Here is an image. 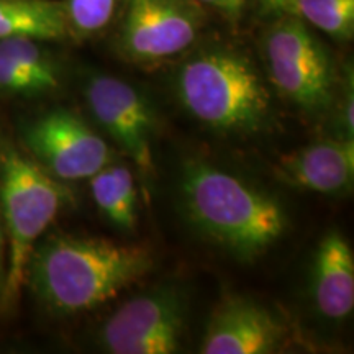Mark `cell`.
I'll return each instance as SVG.
<instances>
[{
  "label": "cell",
  "mask_w": 354,
  "mask_h": 354,
  "mask_svg": "<svg viewBox=\"0 0 354 354\" xmlns=\"http://www.w3.org/2000/svg\"><path fill=\"white\" fill-rule=\"evenodd\" d=\"M153 264L148 246L53 234L35 245L25 282L51 312L73 315L117 297L151 271Z\"/></svg>",
  "instance_id": "obj_1"
},
{
  "label": "cell",
  "mask_w": 354,
  "mask_h": 354,
  "mask_svg": "<svg viewBox=\"0 0 354 354\" xmlns=\"http://www.w3.org/2000/svg\"><path fill=\"white\" fill-rule=\"evenodd\" d=\"M180 198L190 223L241 261L266 253L287 230L276 198L209 162H185Z\"/></svg>",
  "instance_id": "obj_2"
},
{
  "label": "cell",
  "mask_w": 354,
  "mask_h": 354,
  "mask_svg": "<svg viewBox=\"0 0 354 354\" xmlns=\"http://www.w3.org/2000/svg\"><path fill=\"white\" fill-rule=\"evenodd\" d=\"M180 104L202 125L221 133H256L271 117V97L250 55L230 44H210L179 66Z\"/></svg>",
  "instance_id": "obj_3"
},
{
  "label": "cell",
  "mask_w": 354,
  "mask_h": 354,
  "mask_svg": "<svg viewBox=\"0 0 354 354\" xmlns=\"http://www.w3.org/2000/svg\"><path fill=\"white\" fill-rule=\"evenodd\" d=\"M68 202V189L12 145H0V205L8 259L0 299L10 305L25 284L26 266L41 234Z\"/></svg>",
  "instance_id": "obj_4"
},
{
  "label": "cell",
  "mask_w": 354,
  "mask_h": 354,
  "mask_svg": "<svg viewBox=\"0 0 354 354\" xmlns=\"http://www.w3.org/2000/svg\"><path fill=\"white\" fill-rule=\"evenodd\" d=\"M261 50L279 95L305 112L328 107L335 87L333 57L302 19L290 13L274 17Z\"/></svg>",
  "instance_id": "obj_5"
},
{
  "label": "cell",
  "mask_w": 354,
  "mask_h": 354,
  "mask_svg": "<svg viewBox=\"0 0 354 354\" xmlns=\"http://www.w3.org/2000/svg\"><path fill=\"white\" fill-rule=\"evenodd\" d=\"M203 24L197 0H128L117 48L135 64L162 63L187 51Z\"/></svg>",
  "instance_id": "obj_6"
},
{
  "label": "cell",
  "mask_w": 354,
  "mask_h": 354,
  "mask_svg": "<svg viewBox=\"0 0 354 354\" xmlns=\"http://www.w3.org/2000/svg\"><path fill=\"white\" fill-rule=\"evenodd\" d=\"M185 326V302L174 287H162L128 300L100 331L112 354H171L179 351Z\"/></svg>",
  "instance_id": "obj_7"
},
{
  "label": "cell",
  "mask_w": 354,
  "mask_h": 354,
  "mask_svg": "<svg viewBox=\"0 0 354 354\" xmlns=\"http://www.w3.org/2000/svg\"><path fill=\"white\" fill-rule=\"evenodd\" d=\"M24 143L57 180L91 179L110 165L112 151L76 113L57 109L25 127Z\"/></svg>",
  "instance_id": "obj_8"
},
{
  "label": "cell",
  "mask_w": 354,
  "mask_h": 354,
  "mask_svg": "<svg viewBox=\"0 0 354 354\" xmlns=\"http://www.w3.org/2000/svg\"><path fill=\"white\" fill-rule=\"evenodd\" d=\"M86 95L97 123L145 174H151L156 123L145 97L128 82L105 74L88 79Z\"/></svg>",
  "instance_id": "obj_9"
},
{
  "label": "cell",
  "mask_w": 354,
  "mask_h": 354,
  "mask_svg": "<svg viewBox=\"0 0 354 354\" xmlns=\"http://www.w3.org/2000/svg\"><path fill=\"white\" fill-rule=\"evenodd\" d=\"M287 330L271 310L245 297H225L212 312L203 354H271L281 351Z\"/></svg>",
  "instance_id": "obj_10"
},
{
  "label": "cell",
  "mask_w": 354,
  "mask_h": 354,
  "mask_svg": "<svg viewBox=\"0 0 354 354\" xmlns=\"http://www.w3.org/2000/svg\"><path fill=\"white\" fill-rule=\"evenodd\" d=\"M274 172L292 187L328 196L343 192L354 179V138L318 141L282 154Z\"/></svg>",
  "instance_id": "obj_11"
},
{
  "label": "cell",
  "mask_w": 354,
  "mask_h": 354,
  "mask_svg": "<svg viewBox=\"0 0 354 354\" xmlns=\"http://www.w3.org/2000/svg\"><path fill=\"white\" fill-rule=\"evenodd\" d=\"M317 310L328 320H344L354 308V256L342 233L331 230L317 248L312 272Z\"/></svg>",
  "instance_id": "obj_12"
},
{
  "label": "cell",
  "mask_w": 354,
  "mask_h": 354,
  "mask_svg": "<svg viewBox=\"0 0 354 354\" xmlns=\"http://www.w3.org/2000/svg\"><path fill=\"white\" fill-rule=\"evenodd\" d=\"M41 39H0V92L8 95H43L61 86L59 66Z\"/></svg>",
  "instance_id": "obj_13"
},
{
  "label": "cell",
  "mask_w": 354,
  "mask_h": 354,
  "mask_svg": "<svg viewBox=\"0 0 354 354\" xmlns=\"http://www.w3.org/2000/svg\"><path fill=\"white\" fill-rule=\"evenodd\" d=\"M69 35L64 2L0 0V39L26 37L41 41H57Z\"/></svg>",
  "instance_id": "obj_14"
},
{
  "label": "cell",
  "mask_w": 354,
  "mask_h": 354,
  "mask_svg": "<svg viewBox=\"0 0 354 354\" xmlns=\"http://www.w3.org/2000/svg\"><path fill=\"white\" fill-rule=\"evenodd\" d=\"M88 180L92 197L102 214L120 228L135 227L138 192L131 171L127 166L107 165Z\"/></svg>",
  "instance_id": "obj_15"
},
{
  "label": "cell",
  "mask_w": 354,
  "mask_h": 354,
  "mask_svg": "<svg viewBox=\"0 0 354 354\" xmlns=\"http://www.w3.org/2000/svg\"><path fill=\"white\" fill-rule=\"evenodd\" d=\"M286 13L338 41L353 39L354 0H290Z\"/></svg>",
  "instance_id": "obj_16"
},
{
  "label": "cell",
  "mask_w": 354,
  "mask_h": 354,
  "mask_svg": "<svg viewBox=\"0 0 354 354\" xmlns=\"http://www.w3.org/2000/svg\"><path fill=\"white\" fill-rule=\"evenodd\" d=\"M122 0H64L71 35L79 38L104 32L113 20Z\"/></svg>",
  "instance_id": "obj_17"
},
{
  "label": "cell",
  "mask_w": 354,
  "mask_h": 354,
  "mask_svg": "<svg viewBox=\"0 0 354 354\" xmlns=\"http://www.w3.org/2000/svg\"><path fill=\"white\" fill-rule=\"evenodd\" d=\"M202 7H210L230 21H238L245 12L248 0H197Z\"/></svg>",
  "instance_id": "obj_18"
},
{
  "label": "cell",
  "mask_w": 354,
  "mask_h": 354,
  "mask_svg": "<svg viewBox=\"0 0 354 354\" xmlns=\"http://www.w3.org/2000/svg\"><path fill=\"white\" fill-rule=\"evenodd\" d=\"M289 3L290 0H258L259 10L269 17H277L281 13H286Z\"/></svg>",
  "instance_id": "obj_19"
},
{
  "label": "cell",
  "mask_w": 354,
  "mask_h": 354,
  "mask_svg": "<svg viewBox=\"0 0 354 354\" xmlns=\"http://www.w3.org/2000/svg\"><path fill=\"white\" fill-rule=\"evenodd\" d=\"M3 232H2V225H0V290H2V286H3V281H6V256H3Z\"/></svg>",
  "instance_id": "obj_20"
}]
</instances>
